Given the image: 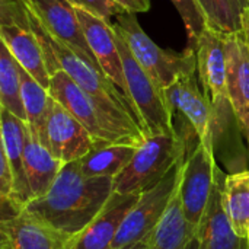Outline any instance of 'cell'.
<instances>
[{
  "label": "cell",
  "mask_w": 249,
  "mask_h": 249,
  "mask_svg": "<svg viewBox=\"0 0 249 249\" xmlns=\"http://www.w3.org/2000/svg\"><path fill=\"white\" fill-rule=\"evenodd\" d=\"M177 10L179 12L188 39H190V47L194 48L197 44L200 35L204 32V29L209 28L206 15L198 3V0H171Z\"/></svg>",
  "instance_id": "obj_27"
},
{
  "label": "cell",
  "mask_w": 249,
  "mask_h": 249,
  "mask_svg": "<svg viewBox=\"0 0 249 249\" xmlns=\"http://www.w3.org/2000/svg\"><path fill=\"white\" fill-rule=\"evenodd\" d=\"M242 32L249 47V4L245 7L244 15H242Z\"/></svg>",
  "instance_id": "obj_30"
},
{
  "label": "cell",
  "mask_w": 249,
  "mask_h": 249,
  "mask_svg": "<svg viewBox=\"0 0 249 249\" xmlns=\"http://www.w3.org/2000/svg\"><path fill=\"white\" fill-rule=\"evenodd\" d=\"M19 64V63H18ZM22 102L26 112L28 125L36 133L39 140L47 146V121L51 112L54 98L38 80H35L25 69L19 66Z\"/></svg>",
  "instance_id": "obj_22"
},
{
  "label": "cell",
  "mask_w": 249,
  "mask_h": 249,
  "mask_svg": "<svg viewBox=\"0 0 249 249\" xmlns=\"http://www.w3.org/2000/svg\"><path fill=\"white\" fill-rule=\"evenodd\" d=\"M48 90L50 95L89 131L96 143V147L108 144H125L108 125L89 96L66 71L58 70L50 76Z\"/></svg>",
  "instance_id": "obj_10"
},
{
  "label": "cell",
  "mask_w": 249,
  "mask_h": 249,
  "mask_svg": "<svg viewBox=\"0 0 249 249\" xmlns=\"http://www.w3.org/2000/svg\"><path fill=\"white\" fill-rule=\"evenodd\" d=\"M128 13L147 12L150 7V0H114Z\"/></svg>",
  "instance_id": "obj_29"
},
{
  "label": "cell",
  "mask_w": 249,
  "mask_h": 249,
  "mask_svg": "<svg viewBox=\"0 0 249 249\" xmlns=\"http://www.w3.org/2000/svg\"><path fill=\"white\" fill-rule=\"evenodd\" d=\"M197 235L188 223L179 197V185L172 201L149 238V249H196Z\"/></svg>",
  "instance_id": "obj_21"
},
{
  "label": "cell",
  "mask_w": 249,
  "mask_h": 249,
  "mask_svg": "<svg viewBox=\"0 0 249 249\" xmlns=\"http://www.w3.org/2000/svg\"><path fill=\"white\" fill-rule=\"evenodd\" d=\"M139 196L114 191L104 210L82 232L71 236L64 249H112V242Z\"/></svg>",
  "instance_id": "obj_17"
},
{
  "label": "cell",
  "mask_w": 249,
  "mask_h": 249,
  "mask_svg": "<svg viewBox=\"0 0 249 249\" xmlns=\"http://www.w3.org/2000/svg\"><path fill=\"white\" fill-rule=\"evenodd\" d=\"M69 3L74 9L93 15L108 23H111L112 18H117L118 15L125 13V10L114 0H69Z\"/></svg>",
  "instance_id": "obj_28"
},
{
  "label": "cell",
  "mask_w": 249,
  "mask_h": 249,
  "mask_svg": "<svg viewBox=\"0 0 249 249\" xmlns=\"http://www.w3.org/2000/svg\"><path fill=\"white\" fill-rule=\"evenodd\" d=\"M112 28L124 38L136 60L153 82L163 90L182 77L197 74L196 48L184 51L160 48L140 26L136 13H121L115 18Z\"/></svg>",
  "instance_id": "obj_3"
},
{
  "label": "cell",
  "mask_w": 249,
  "mask_h": 249,
  "mask_svg": "<svg viewBox=\"0 0 249 249\" xmlns=\"http://www.w3.org/2000/svg\"><path fill=\"white\" fill-rule=\"evenodd\" d=\"M228 95L239 128L249 131V47L244 32L226 34Z\"/></svg>",
  "instance_id": "obj_19"
},
{
  "label": "cell",
  "mask_w": 249,
  "mask_h": 249,
  "mask_svg": "<svg viewBox=\"0 0 249 249\" xmlns=\"http://www.w3.org/2000/svg\"><path fill=\"white\" fill-rule=\"evenodd\" d=\"M223 204L235 232L247 238L249 231V171L226 175Z\"/></svg>",
  "instance_id": "obj_24"
},
{
  "label": "cell",
  "mask_w": 249,
  "mask_h": 249,
  "mask_svg": "<svg viewBox=\"0 0 249 249\" xmlns=\"http://www.w3.org/2000/svg\"><path fill=\"white\" fill-rule=\"evenodd\" d=\"M247 239H248V245H249V231H248V236H247Z\"/></svg>",
  "instance_id": "obj_32"
},
{
  "label": "cell",
  "mask_w": 249,
  "mask_h": 249,
  "mask_svg": "<svg viewBox=\"0 0 249 249\" xmlns=\"http://www.w3.org/2000/svg\"><path fill=\"white\" fill-rule=\"evenodd\" d=\"M247 137H248V144H249V131H248V134H247Z\"/></svg>",
  "instance_id": "obj_33"
},
{
  "label": "cell",
  "mask_w": 249,
  "mask_h": 249,
  "mask_svg": "<svg viewBox=\"0 0 249 249\" xmlns=\"http://www.w3.org/2000/svg\"><path fill=\"white\" fill-rule=\"evenodd\" d=\"M112 194V178L85 177L79 160H74L64 163L50 191L34 198L25 210L54 229L74 236L104 210Z\"/></svg>",
  "instance_id": "obj_2"
},
{
  "label": "cell",
  "mask_w": 249,
  "mask_h": 249,
  "mask_svg": "<svg viewBox=\"0 0 249 249\" xmlns=\"http://www.w3.org/2000/svg\"><path fill=\"white\" fill-rule=\"evenodd\" d=\"M174 115L179 114L196 134L197 140L214 149L216 108L198 88L197 76H187L165 90Z\"/></svg>",
  "instance_id": "obj_11"
},
{
  "label": "cell",
  "mask_w": 249,
  "mask_h": 249,
  "mask_svg": "<svg viewBox=\"0 0 249 249\" xmlns=\"http://www.w3.org/2000/svg\"><path fill=\"white\" fill-rule=\"evenodd\" d=\"M226 175L216 168V179L209 207L197 232L196 249H249L248 239L239 236L225 210L223 184Z\"/></svg>",
  "instance_id": "obj_16"
},
{
  "label": "cell",
  "mask_w": 249,
  "mask_h": 249,
  "mask_svg": "<svg viewBox=\"0 0 249 249\" xmlns=\"http://www.w3.org/2000/svg\"><path fill=\"white\" fill-rule=\"evenodd\" d=\"M25 172L34 198L45 196L64 166L28 125L25 131Z\"/></svg>",
  "instance_id": "obj_20"
},
{
  "label": "cell",
  "mask_w": 249,
  "mask_h": 249,
  "mask_svg": "<svg viewBox=\"0 0 249 249\" xmlns=\"http://www.w3.org/2000/svg\"><path fill=\"white\" fill-rule=\"evenodd\" d=\"M184 162L178 163L160 182L139 196L137 203L125 216L112 242V249L124 248L130 244L139 242L155 231L178 190Z\"/></svg>",
  "instance_id": "obj_7"
},
{
  "label": "cell",
  "mask_w": 249,
  "mask_h": 249,
  "mask_svg": "<svg viewBox=\"0 0 249 249\" xmlns=\"http://www.w3.org/2000/svg\"><path fill=\"white\" fill-rule=\"evenodd\" d=\"M115 38L124 67L127 98L133 107L139 125L146 139L158 134L178 133L174 124V112L166 99L165 90L160 89L144 71V69L133 55L124 38L117 31Z\"/></svg>",
  "instance_id": "obj_5"
},
{
  "label": "cell",
  "mask_w": 249,
  "mask_h": 249,
  "mask_svg": "<svg viewBox=\"0 0 249 249\" xmlns=\"http://www.w3.org/2000/svg\"><path fill=\"white\" fill-rule=\"evenodd\" d=\"M28 15L31 26L41 44L50 76L58 70L66 71L89 96L114 133L125 144L139 147L146 140V136L142 131L133 107L125 95L107 77V74L93 69L69 47L53 38L29 9Z\"/></svg>",
  "instance_id": "obj_1"
},
{
  "label": "cell",
  "mask_w": 249,
  "mask_h": 249,
  "mask_svg": "<svg viewBox=\"0 0 249 249\" xmlns=\"http://www.w3.org/2000/svg\"><path fill=\"white\" fill-rule=\"evenodd\" d=\"M216 168L214 149L201 142L196 143L182 166L179 197L184 214L196 235L213 194Z\"/></svg>",
  "instance_id": "obj_8"
},
{
  "label": "cell",
  "mask_w": 249,
  "mask_h": 249,
  "mask_svg": "<svg viewBox=\"0 0 249 249\" xmlns=\"http://www.w3.org/2000/svg\"><path fill=\"white\" fill-rule=\"evenodd\" d=\"M0 108L26 121V112L22 102L19 64L10 51L0 45Z\"/></svg>",
  "instance_id": "obj_25"
},
{
  "label": "cell",
  "mask_w": 249,
  "mask_h": 249,
  "mask_svg": "<svg viewBox=\"0 0 249 249\" xmlns=\"http://www.w3.org/2000/svg\"><path fill=\"white\" fill-rule=\"evenodd\" d=\"M70 238L26 210L0 222V249H64Z\"/></svg>",
  "instance_id": "obj_14"
},
{
  "label": "cell",
  "mask_w": 249,
  "mask_h": 249,
  "mask_svg": "<svg viewBox=\"0 0 249 249\" xmlns=\"http://www.w3.org/2000/svg\"><path fill=\"white\" fill-rule=\"evenodd\" d=\"M209 28L222 34L242 32V15L249 0H198Z\"/></svg>",
  "instance_id": "obj_26"
},
{
  "label": "cell",
  "mask_w": 249,
  "mask_h": 249,
  "mask_svg": "<svg viewBox=\"0 0 249 249\" xmlns=\"http://www.w3.org/2000/svg\"><path fill=\"white\" fill-rule=\"evenodd\" d=\"M190 152L187 140L179 131L147 137L137 147L125 169L114 179V191L125 196L142 194L184 162Z\"/></svg>",
  "instance_id": "obj_4"
},
{
  "label": "cell",
  "mask_w": 249,
  "mask_h": 249,
  "mask_svg": "<svg viewBox=\"0 0 249 249\" xmlns=\"http://www.w3.org/2000/svg\"><path fill=\"white\" fill-rule=\"evenodd\" d=\"M79 22L82 25L88 45L90 47L93 55L96 57L102 71L107 77L125 95L127 98V83L124 76V67L121 54L117 45L115 31L112 23H108L93 15L76 9ZM128 99V98H127Z\"/></svg>",
  "instance_id": "obj_18"
},
{
  "label": "cell",
  "mask_w": 249,
  "mask_h": 249,
  "mask_svg": "<svg viewBox=\"0 0 249 249\" xmlns=\"http://www.w3.org/2000/svg\"><path fill=\"white\" fill-rule=\"evenodd\" d=\"M197 73L201 82L203 92L217 109L231 107L228 95V55H226V34L212 28L204 29L197 44Z\"/></svg>",
  "instance_id": "obj_13"
},
{
  "label": "cell",
  "mask_w": 249,
  "mask_h": 249,
  "mask_svg": "<svg viewBox=\"0 0 249 249\" xmlns=\"http://www.w3.org/2000/svg\"><path fill=\"white\" fill-rule=\"evenodd\" d=\"M0 39L19 66L48 89L50 73L45 66L44 53L22 0L0 1Z\"/></svg>",
  "instance_id": "obj_6"
},
{
  "label": "cell",
  "mask_w": 249,
  "mask_h": 249,
  "mask_svg": "<svg viewBox=\"0 0 249 249\" xmlns=\"http://www.w3.org/2000/svg\"><path fill=\"white\" fill-rule=\"evenodd\" d=\"M47 147L63 163L74 162L96 147L89 131L55 99L47 121Z\"/></svg>",
  "instance_id": "obj_15"
},
{
  "label": "cell",
  "mask_w": 249,
  "mask_h": 249,
  "mask_svg": "<svg viewBox=\"0 0 249 249\" xmlns=\"http://www.w3.org/2000/svg\"><path fill=\"white\" fill-rule=\"evenodd\" d=\"M149 238H150V235H149L147 238H144V239L139 241V242L130 244V245H127V247H124V248H120V249H149Z\"/></svg>",
  "instance_id": "obj_31"
},
{
  "label": "cell",
  "mask_w": 249,
  "mask_h": 249,
  "mask_svg": "<svg viewBox=\"0 0 249 249\" xmlns=\"http://www.w3.org/2000/svg\"><path fill=\"white\" fill-rule=\"evenodd\" d=\"M29 12L41 22L48 34L69 47L88 64L102 71L85 38L76 9L69 0H22ZM104 73V71H102ZM105 74V73H104Z\"/></svg>",
  "instance_id": "obj_9"
},
{
  "label": "cell",
  "mask_w": 249,
  "mask_h": 249,
  "mask_svg": "<svg viewBox=\"0 0 249 249\" xmlns=\"http://www.w3.org/2000/svg\"><path fill=\"white\" fill-rule=\"evenodd\" d=\"M137 146L108 144L95 147L86 156L79 159L80 171L89 178H112L115 179L130 163L136 155Z\"/></svg>",
  "instance_id": "obj_23"
},
{
  "label": "cell",
  "mask_w": 249,
  "mask_h": 249,
  "mask_svg": "<svg viewBox=\"0 0 249 249\" xmlns=\"http://www.w3.org/2000/svg\"><path fill=\"white\" fill-rule=\"evenodd\" d=\"M0 149L7 156L12 177H13V196L10 201H0L1 217L16 214L34 200L29 190L26 172H25V131L26 121L13 115L4 108H0Z\"/></svg>",
  "instance_id": "obj_12"
}]
</instances>
